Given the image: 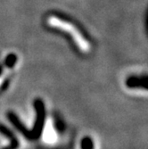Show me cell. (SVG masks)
Listing matches in <instances>:
<instances>
[{
    "label": "cell",
    "mask_w": 148,
    "mask_h": 149,
    "mask_svg": "<svg viewBox=\"0 0 148 149\" xmlns=\"http://www.w3.org/2000/svg\"><path fill=\"white\" fill-rule=\"evenodd\" d=\"M34 106H35L37 117H36V123L35 125L33 126L32 130H26L25 126L22 123V121L19 120V118L16 116L15 113L10 112L7 114V117L12 123V124L29 140H35L39 138V136L42 133L43 126L45 123V118H46V110H45V104L43 101L39 98L36 99L34 101Z\"/></svg>",
    "instance_id": "6da1fadb"
},
{
    "label": "cell",
    "mask_w": 148,
    "mask_h": 149,
    "mask_svg": "<svg viewBox=\"0 0 148 149\" xmlns=\"http://www.w3.org/2000/svg\"><path fill=\"white\" fill-rule=\"evenodd\" d=\"M47 23L55 28H58L61 30H63L64 31L71 33L73 39L77 45L81 48L82 50H88L89 49V43L88 40L85 38V37L82 35V33L79 31L78 28L72 23L67 22L63 19H61L57 16H49L47 19Z\"/></svg>",
    "instance_id": "7a4b0ae2"
},
{
    "label": "cell",
    "mask_w": 148,
    "mask_h": 149,
    "mask_svg": "<svg viewBox=\"0 0 148 149\" xmlns=\"http://www.w3.org/2000/svg\"><path fill=\"white\" fill-rule=\"evenodd\" d=\"M126 86L129 88L147 89V77L146 76H130L126 80Z\"/></svg>",
    "instance_id": "3957f363"
},
{
    "label": "cell",
    "mask_w": 148,
    "mask_h": 149,
    "mask_svg": "<svg viewBox=\"0 0 148 149\" xmlns=\"http://www.w3.org/2000/svg\"><path fill=\"white\" fill-rule=\"evenodd\" d=\"M0 133L3 134L4 136H6L11 141L10 146L5 147L3 149H17L19 147V141H18L17 138L15 137V133H13L12 130H10L7 127H6L3 124H0Z\"/></svg>",
    "instance_id": "277c9868"
},
{
    "label": "cell",
    "mask_w": 148,
    "mask_h": 149,
    "mask_svg": "<svg viewBox=\"0 0 148 149\" xmlns=\"http://www.w3.org/2000/svg\"><path fill=\"white\" fill-rule=\"evenodd\" d=\"M16 62H17V56L15 55H13V54H11V55H9L5 60L4 65L7 67L8 69H12L13 68V66H15Z\"/></svg>",
    "instance_id": "5b68a950"
},
{
    "label": "cell",
    "mask_w": 148,
    "mask_h": 149,
    "mask_svg": "<svg viewBox=\"0 0 148 149\" xmlns=\"http://www.w3.org/2000/svg\"><path fill=\"white\" fill-rule=\"evenodd\" d=\"M81 149H94V144L92 139L85 137L81 140Z\"/></svg>",
    "instance_id": "8992f818"
},
{
    "label": "cell",
    "mask_w": 148,
    "mask_h": 149,
    "mask_svg": "<svg viewBox=\"0 0 148 149\" xmlns=\"http://www.w3.org/2000/svg\"><path fill=\"white\" fill-rule=\"evenodd\" d=\"M56 128L58 129L59 131H61V132L64 131V124H63V121L62 123V120H56Z\"/></svg>",
    "instance_id": "52a82bcc"
},
{
    "label": "cell",
    "mask_w": 148,
    "mask_h": 149,
    "mask_svg": "<svg viewBox=\"0 0 148 149\" xmlns=\"http://www.w3.org/2000/svg\"><path fill=\"white\" fill-rule=\"evenodd\" d=\"M8 85H9V79H6V81H5V82L3 83V85H2V89L3 90L6 89L7 87H8Z\"/></svg>",
    "instance_id": "ba28073f"
},
{
    "label": "cell",
    "mask_w": 148,
    "mask_h": 149,
    "mask_svg": "<svg viewBox=\"0 0 148 149\" xmlns=\"http://www.w3.org/2000/svg\"><path fill=\"white\" fill-rule=\"evenodd\" d=\"M3 72H4V66L2 64H0V76L2 75Z\"/></svg>",
    "instance_id": "9c48e42d"
}]
</instances>
